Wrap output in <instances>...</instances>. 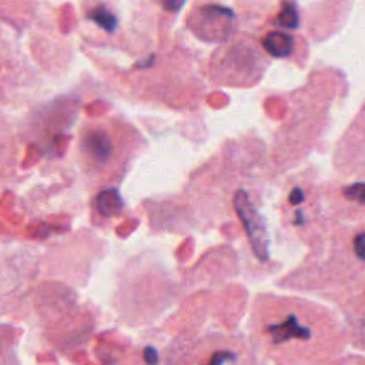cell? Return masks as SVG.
I'll return each instance as SVG.
<instances>
[{
    "mask_svg": "<svg viewBox=\"0 0 365 365\" xmlns=\"http://www.w3.org/2000/svg\"><path fill=\"white\" fill-rule=\"evenodd\" d=\"M120 138L111 125H87L80 137V155L87 171L107 174L120 165Z\"/></svg>",
    "mask_w": 365,
    "mask_h": 365,
    "instance_id": "1",
    "label": "cell"
},
{
    "mask_svg": "<svg viewBox=\"0 0 365 365\" xmlns=\"http://www.w3.org/2000/svg\"><path fill=\"white\" fill-rule=\"evenodd\" d=\"M234 208L244 225L254 255L259 261H267L269 257V237L262 215L252 205L245 190H238L234 195Z\"/></svg>",
    "mask_w": 365,
    "mask_h": 365,
    "instance_id": "2",
    "label": "cell"
},
{
    "mask_svg": "<svg viewBox=\"0 0 365 365\" xmlns=\"http://www.w3.org/2000/svg\"><path fill=\"white\" fill-rule=\"evenodd\" d=\"M267 332L271 335L274 344H284L289 339H309L311 329L305 325H301L298 318L291 314L282 322L269 324L267 327Z\"/></svg>",
    "mask_w": 365,
    "mask_h": 365,
    "instance_id": "3",
    "label": "cell"
},
{
    "mask_svg": "<svg viewBox=\"0 0 365 365\" xmlns=\"http://www.w3.org/2000/svg\"><path fill=\"white\" fill-rule=\"evenodd\" d=\"M262 47L274 57H287L294 50V38L282 31H269L262 38Z\"/></svg>",
    "mask_w": 365,
    "mask_h": 365,
    "instance_id": "4",
    "label": "cell"
},
{
    "mask_svg": "<svg viewBox=\"0 0 365 365\" xmlns=\"http://www.w3.org/2000/svg\"><path fill=\"white\" fill-rule=\"evenodd\" d=\"M96 210L100 215L115 217L123 210V200L117 188H106L96 198Z\"/></svg>",
    "mask_w": 365,
    "mask_h": 365,
    "instance_id": "5",
    "label": "cell"
},
{
    "mask_svg": "<svg viewBox=\"0 0 365 365\" xmlns=\"http://www.w3.org/2000/svg\"><path fill=\"white\" fill-rule=\"evenodd\" d=\"M88 19L93 20L97 26H100L103 30L108 33H114L118 26V20L114 13H111L108 9L104 6H98L94 10L88 13Z\"/></svg>",
    "mask_w": 365,
    "mask_h": 365,
    "instance_id": "6",
    "label": "cell"
},
{
    "mask_svg": "<svg viewBox=\"0 0 365 365\" xmlns=\"http://www.w3.org/2000/svg\"><path fill=\"white\" fill-rule=\"evenodd\" d=\"M275 23L287 29H295L298 26V13L295 6L292 3H285L275 19Z\"/></svg>",
    "mask_w": 365,
    "mask_h": 365,
    "instance_id": "7",
    "label": "cell"
},
{
    "mask_svg": "<svg viewBox=\"0 0 365 365\" xmlns=\"http://www.w3.org/2000/svg\"><path fill=\"white\" fill-rule=\"evenodd\" d=\"M344 195L349 200L365 202V182H355L346 188H344Z\"/></svg>",
    "mask_w": 365,
    "mask_h": 365,
    "instance_id": "8",
    "label": "cell"
},
{
    "mask_svg": "<svg viewBox=\"0 0 365 365\" xmlns=\"http://www.w3.org/2000/svg\"><path fill=\"white\" fill-rule=\"evenodd\" d=\"M235 359H237V355L234 352L221 349V351H215L205 365H224L227 362H234Z\"/></svg>",
    "mask_w": 365,
    "mask_h": 365,
    "instance_id": "9",
    "label": "cell"
},
{
    "mask_svg": "<svg viewBox=\"0 0 365 365\" xmlns=\"http://www.w3.org/2000/svg\"><path fill=\"white\" fill-rule=\"evenodd\" d=\"M354 251L356 257L362 261H365V232H361L354 240Z\"/></svg>",
    "mask_w": 365,
    "mask_h": 365,
    "instance_id": "10",
    "label": "cell"
},
{
    "mask_svg": "<svg viewBox=\"0 0 365 365\" xmlns=\"http://www.w3.org/2000/svg\"><path fill=\"white\" fill-rule=\"evenodd\" d=\"M304 201V194H302V190L301 188H294L289 194V202L294 204V205H298Z\"/></svg>",
    "mask_w": 365,
    "mask_h": 365,
    "instance_id": "11",
    "label": "cell"
},
{
    "mask_svg": "<svg viewBox=\"0 0 365 365\" xmlns=\"http://www.w3.org/2000/svg\"><path fill=\"white\" fill-rule=\"evenodd\" d=\"M144 358H145V361H147V364H150V365H153L155 361H157V354H155V351H154V348H151V346H148V348H145L144 349Z\"/></svg>",
    "mask_w": 365,
    "mask_h": 365,
    "instance_id": "12",
    "label": "cell"
},
{
    "mask_svg": "<svg viewBox=\"0 0 365 365\" xmlns=\"http://www.w3.org/2000/svg\"><path fill=\"white\" fill-rule=\"evenodd\" d=\"M184 6V3L182 1H180V3H177V1H167V3H164V7H167V9H180V7H182Z\"/></svg>",
    "mask_w": 365,
    "mask_h": 365,
    "instance_id": "13",
    "label": "cell"
}]
</instances>
